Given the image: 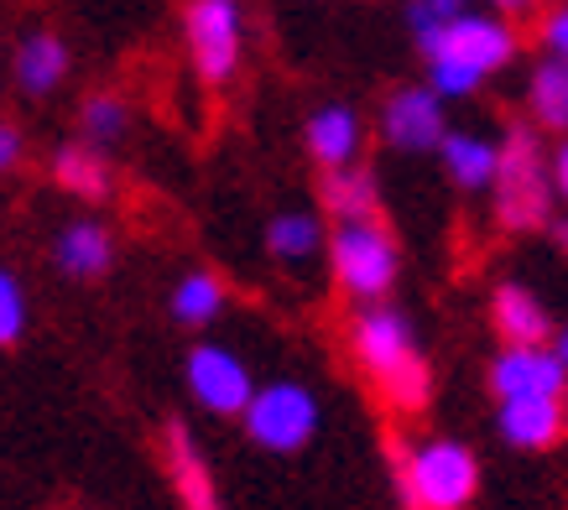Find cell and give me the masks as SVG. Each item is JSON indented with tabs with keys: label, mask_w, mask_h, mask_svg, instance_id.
I'll return each mask as SVG.
<instances>
[{
	"label": "cell",
	"mask_w": 568,
	"mask_h": 510,
	"mask_svg": "<svg viewBox=\"0 0 568 510\" xmlns=\"http://www.w3.org/2000/svg\"><path fill=\"white\" fill-rule=\"evenodd\" d=\"M355 339V359L365 365V375L376 380V391L392 401L396 411H423L433 396V375L428 359L413 339V324L396 313V307L371 303L349 328Z\"/></svg>",
	"instance_id": "cell-1"
},
{
	"label": "cell",
	"mask_w": 568,
	"mask_h": 510,
	"mask_svg": "<svg viewBox=\"0 0 568 510\" xmlns=\"http://www.w3.org/2000/svg\"><path fill=\"white\" fill-rule=\"evenodd\" d=\"M428 52V89L438 100H459V94H475L485 73H496L511 63L517 52V37L506 32L496 17H448L438 32L423 42Z\"/></svg>",
	"instance_id": "cell-2"
},
{
	"label": "cell",
	"mask_w": 568,
	"mask_h": 510,
	"mask_svg": "<svg viewBox=\"0 0 568 510\" xmlns=\"http://www.w3.org/2000/svg\"><path fill=\"white\" fill-rule=\"evenodd\" d=\"M480 490V463L465 442H417L396 448V494L407 510H465Z\"/></svg>",
	"instance_id": "cell-3"
},
{
	"label": "cell",
	"mask_w": 568,
	"mask_h": 510,
	"mask_svg": "<svg viewBox=\"0 0 568 510\" xmlns=\"http://www.w3.org/2000/svg\"><path fill=\"white\" fill-rule=\"evenodd\" d=\"M496 220L506 230H537L548 220V187H552V172L542 167V152H537V136L532 131H511L500 141V156H496Z\"/></svg>",
	"instance_id": "cell-4"
},
{
	"label": "cell",
	"mask_w": 568,
	"mask_h": 510,
	"mask_svg": "<svg viewBox=\"0 0 568 510\" xmlns=\"http://www.w3.org/2000/svg\"><path fill=\"white\" fill-rule=\"evenodd\" d=\"M241 422L245 438L266 448V453H297L318 432V401L297 380H272V386H256L251 407L241 411Z\"/></svg>",
	"instance_id": "cell-5"
},
{
	"label": "cell",
	"mask_w": 568,
	"mask_h": 510,
	"mask_svg": "<svg viewBox=\"0 0 568 510\" xmlns=\"http://www.w3.org/2000/svg\"><path fill=\"white\" fill-rule=\"evenodd\" d=\"M334 276H339V287L349 297H361V303H381L396 282V239L381 230L376 220L365 224H339L334 230Z\"/></svg>",
	"instance_id": "cell-6"
},
{
	"label": "cell",
	"mask_w": 568,
	"mask_h": 510,
	"mask_svg": "<svg viewBox=\"0 0 568 510\" xmlns=\"http://www.w3.org/2000/svg\"><path fill=\"white\" fill-rule=\"evenodd\" d=\"M183 32H189V52L193 69L204 84H230L235 69H241V42H245V21L235 0H193L189 17H183Z\"/></svg>",
	"instance_id": "cell-7"
},
{
	"label": "cell",
	"mask_w": 568,
	"mask_h": 510,
	"mask_svg": "<svg viewBox=\"0 0 568 510\" xmlns=\"http://www.w3.org/2000/svg\"><path fill=\"white\" fill-rule=\"evenodd\" d=\"M183 370H189L193 401L214 411V417H241L251 407V396H256V380L245 370V359L235 349H224V344H199Z\"/></svg>",
	"instance_id": "cell-8"
},
{
	"label": "cell",
	"mask_w": 568,
	"mask_h": 510,
	"mask_svg": "<svg viewBox=\"0 0 568 510\" xmlns=\"http://www.w3.org/2000/svg\"><path fill=\"white\" fill-rule=\"evenodd\" d=\"M444 100L433 89H396L386 110H381V131L392 141L396 152H433L444 146Z\"/></svg>",
	"instance_id": "cell-9"
},
{
	"label": "cell",
	"mask_w": 568,
	"mask_h": 510,
	"mask_svg": "<svg viewBox=\"0 0 568 510\" xmlns=\"http://www.w3.org/2000/svg\"><path fill=\"white\" fill-rule=\"evenodd\" d=\"M490 386H496L500 401H537V396H564V359L548 355L542 344H527V349H506V355L490 365Z\"/></svg>",
	"instance_id": "cell-10"
},
{
	"label": "cell",
	"mask_w": 568,
	"mask_h": 510,
	"mask_svg": "<svg viewBox=\"0 0 568 510\" xmlns=\"http://www.w3.org/2000/svg\"><path fill=\"white\" fill-rule=\"evenodd\" d=\"M162 453H168V479H173V494L183 500V510H224L220 506V484H214V469H209L204 448L193 442L189 427L168 422V432H162Z\"/></svg>",
	"instance_id": "cell-11"
},
{
	"label": "cell",
	"mask_w": 568,
	"mask_h": 510,
	"mask_svg": "<svg viewBox=\"0 0 568 510\" xmlns=\"http://www.w3.org/2000/svg\"><path fill=\"white\" fill-rule=\"evenodd\" d=\"M52 261H58V272L73 276V282H94V276L110 272V261H115V235L104 230L100 220H73L58 245H52Z\"/></svg>",
	"instance_id": "cell-12"
},
{
	"label": "cell",
	"mask_w": 568,
	"mask_h": 510,
	"mask_svg": "<svg viewBox=\"0 0 568 510\" xmlns=\"http://www.w3.org/2000/svg\"><path fill=\"white\" fill-rule=\"evenodd\" d=\"M308 152L318 167L339 172L361 156V115L349 104H324L318 115L308 120Z\"/></svg>",
	"instance_id": "cell-13"
},
{
	"label": "cell",
	"mask_w": 568,
	"mask_h": 510,
	"mask_svg": "<svg viewBox=\"0 0 568 510\" xmlns=\"http://www.w3.org/2000/svg\"><path fill=\"white\" fill-rule=\"evenodd\" d=\"M52 177H58V187L63 193H73V198H84V204H100V198H110V162H104L100 146H89V141H69V146H58L52 152Z\"/></svg>",
	"instance_id": "cell-14"
},
{
	"label": "cell",
	"mask_w": 568,
	"mask_h": 510,
	"mask_svg": "<svg viewBox=\"0 0 568 510\" xmlns=\"http://www.w3.org/2000/svg\"><path fill=\"white\" fill-rule=\"evenodd\" d=\"M500 432L517 448H548L564 432V401L537 396V401H500Z\"/></svg>",
	"instance_id": "cell-15"
},
{
	"label": "cell",
	"mask_w": 568,
	"mask_h": 510,
	"mask_svg": "<svg viewBox=\"0 0 568 510\" xmlns=\"http://www.w3.org/2000/svg\"><path fill=\"white\" fill-rule=\"evenodd\" d=\"M63 79H69V48L52 32H32L17 48V84L42 100V94H52Z\"/></svg>",
	"instance_id": "cell-16"
},
{
	"label": "cell",
	"mask_w": 568,
	"mask_h": 510,
	"mask_svg": "<svg viewBox=\"0 0 568 510\" xmlns=\"http://www.w3.org/2000/svg\"><path fill=\"white\" fill-rule=\"evenodd\" d=\"M324 208L334 214L339 224H365L376 220L381 208V193H376V177L361 167H339L324 177Z\"/></svg>",
	"instance_id": "cell-17"
},
{
	"label": "cell",
	"mask_w": 568,
	"mask_h": 510,
	"mask_svg": "<svg viewBox=\"0 0 568 510\" xmlns=\"http://www.w3.org/2000/svg\"><path fill=\"white\" fill-rule=\"evenodd\" d=\"M490 318H496V328L506 334V344H517V349L548 339V313H542V303H537L527 287H500Z\"/></svg>",
	"instance_id": "cell-18"
},
{
	"label": "cell",
	"mask_w": 568,
	"mask_h": 510,
	"mask_svg": "<svg viewBox=\"0 0 568 510\" xmlns=\"http://www.w3.org/2000/svg\"><path fill=\"white\" fill-rule=\"evenodd\" d=\"M266 251H272L276 261H287V266L313 261V255L324 251V224L313 220V214H303V208H287V214H276V220L266 224Z\"/></svg>",
	"instance_id": "cell-19"
},
{
	"label": "cell",
	"mask_w": 568,
	"mask_h": 510,
	"mask_svg": "<svg viewBox=\"0 0 568 510\" xmlns=\"http://www.w3.org/2000/svg\"><path fill=\"white\" fill-rule=\"evenodd\" d=\"M224 313V282L214 272H189L173 287V318L183 328H209Z\"/></svg>",
	"instance_id": "cell-20"
},
{
	"label": "cell",
	"mask_w": 568,
	"mask_h": 510,
	"mask_svg": "<svg viewBox=\"0 0 568 510\" xmlns=\"http://www.w3.org/2000/svg\"><path fill=\"white\" fill-rule=\"evenodd\" d=\"M496 156H500V146H490L485 136H444V167L459 187L496 183Z\"/></svg>",
	"instance_id": "cell-21"
},
{
	"label": "cell",
	"mask_w": 568,
	"mask_h": 510,
	"mask_svg": "<svg viewBox=\"0 0 568 510\" xmlns=\"http://www.w3.org/2000/svg\"><path fill=\"white\" fill-rule=\"evenodd\" d=\"M527 100H532V115L552 131H564L568 125V58H552L542 69L532 73V89H527Z\"/></svg>",
	"instance_id": "cell-22"
},
{
	"label": "cell",
	"mask_w": 568,
	"mask_h": 510,
	"mask_svg": "<svg viewBox=\"0 0 568 510\" xmlns=\"http://www.w3.org/2000/svg\"><path fill=\"white\" fill-rule=\"evenodd\" d=\"M79 120H84V141H89V146H110V141L125 136L131 110H125L121 94H89V100L79 104Z\"/></svg>",
	"instance_id": "cell-23"
},
{
	"label": "cell",
	"mask_w": 568,
	"mask_h": 510,
	"mask_svg": "<svg viewBox=\"0 0 568 510\" xmlns=\"http://www.w3.org/2000/svg\"><path fill=\"white\" fill-rule=\"evenodd\" d=\"M21 328H27V292H21L17 276L0 266V349L17 344Z\"/></svg>",
	"instance_id": "cell-24"
},
{
	"label": "cell",
	"mask_w": 568,
	"mask_h": 510,
	"mask_svg": "<svg viewBox=\"0 0 568 510\" xmlns=\"http://www.w3.org/2000/svg\"><path fill=\"white\" fill-rule=\"evenodd\" d=\"M21 162V131L11 120H0V172H11Z\"/></svg>",
	"instance_id": "cell-25"
},
{
	"label": "cell",
	"mask_w": 568,
	"mask_h": 510,
	"mask_svg": "<svg viewBox=\"0 0 568 510\" xmlns=\"http://www.w3.org/2000/svg\"><path fill=\"white\" fill-rule=\"evenodd\" d=\"M542 42H548L558 58H568V6L548 17V27H542Z\"/></svg>",
	"instance_id": "cell-26"
},
{
	"label": "cell",
	"mask_w": 568,
	"mask_h": 510,
	"mask_svg": "<svg viewBox=\"0 0 568 510\" xmlns=\"http://www.w3.org/2000/svg\"><path fill=\"white\" fill-rule=\"evenodd\" d=\"M552 187H558V193L568 198V141L558 146V156H552Z\"/></svg>",
	"instance_id": "cell-27"
},
{
	"label": "cell",
	"mask_w": 568,
	"mask_h": 510,
	"mask_svg": "<svg viewBox=\"0 0 568 510\" xmlns=\"http://www.w3.org/2000/svg\"><path fill=\"white\" fill-rule=\"evenodd\" d=\"M423 6H428L433 17H465V0H423Z\"/></svg>",
	"instance_id": "cell-28"
},
{
	"label": "cell",
	"mask_w": 568,
	"mask_h": 510,
	"mask_svg": "<svg viewBox=\"0 0 568 510\" xmlns=\"http://www.w3.org/2000/svg\"><path fill=\"white\" fill-rule=\"evenodd\" d=\"M552 355L564 359V370H568V328H564V334H558V349H552Z\"/></svg>",
	"instance_id": "cell-29"
},
{
	"label": "cell",
	"mask_w": 568,
	"mask_h": 510,
	"mask_svg": "<svg viewBox=\"0 0 568 510\" xmlns=\"http://www.w3.org/2000/svg\"><path fill=\"white\" fill-rule=\"evenodd\" d=\"M500 11H527V6H532V0H496Z\"/></svg>",
	"instance_id": "cell-30"
},
{
	"label": "cell",
	"mask_w": 568,
	"mask_h": 510,
	"mask_svg": "<svg viewBox=\"0 0 568 510\" xmlns=\"http://www.w3.org/2000/svg\"><path fill=\"white\" fill-rule=\"evenodd\" d=\"M552 235H558V245H564V251H568V220L558 224V230H552Z\"/></svg>",
	"instance_id": "cell-31"
}]
</instances>
